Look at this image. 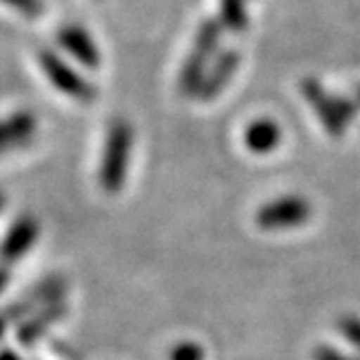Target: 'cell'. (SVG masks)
<instances>
[{"mask_svg": "<svg viewBox=\"0 0 360 360\" xmlns=\"http://www.w3.org/2000/svg\"><path fill=\"white\" fill-rule=\"evenodd\" d=\"M236 66H238V54H236V52H226V54H222L219 58V63H217V66L205 77L202 86H200L198 92H200L205 98H210L212 94H217V92L226 84V80L234 75Z\"/></svg>", "mask_w": 360, "mask_h": 360, "instance_id": "obj_7", "label": "cell"}, {"mask_svg": "<svg viewBox=\"0 0 360 360\" xmlns=\"http://www.w3.org/2000/svg\"><path fill=\"white\" fill-rule=\"evenodd\" d=\"M130 142H132V134H130L129 124L116 122L110 130V134H108L103 165H101V184L106 193L120 191L124 180H127Z\"/></svg>", "mask_w": 360, "mask_h": 360, "instance_id": "obj_1", "label": "cell"}, {"mask_svg": "<svg viewBox=\"0 0 360 360\" xmlns=\"http://www.w3.org/2000/svg\"><path fill=\"white\" fill-rule=\"evenodd\" d=\"M283 141V129L272 118H257L245 129L243 142L255 155H270Z\"/></svg>", "mask_w": 360, "mask_h": 360, "instance_id": "obj_6", "label": "cell"}, {"mask_svg": "<svg viewBox=\"0 0 360 360\" xmlns=\"http://www.w3.org/2000/svg\"><path fill=\"white\" fill-rule=\"evenodd\" d=\"M2 206H4V196L0 194V212H2Z\"/></svg>", "mask_w": 360, "mask_h": 360, "instance_id": "obj_15", "label": "cell"}, {"mask_svg": "<svg viewBox=\"0 0 360 360\" xmlns=\"http://www.w3.org/2000/svg\"><path fill=\"white\" fill-rule=\"evenodd\" d=\"M359 101H360V89H359Z\"/></svg>", "mask_w": 360, "mask_h": 360, "instance_id": "obj_16", "label": "cell"}, {"mask_svg": "<svg viewBox=\"0 0 360 360\" xmlns=\"http://www.w3.org/2000/svg\"><path fill=\"white\" fill-rule=\"evenodd\" d=\"M32 130V122L25 118V116H18L13 118L8 122H2L0 124V153L11 148L16 142H22L30 134Z\"/></svg>", "mask_w": 360, "mask_h": 360, "instance_id": "obj_9", "label": "cell"}, {"mask_svg": "<svg viewBox=\"0 0 360 360\" xmlns=\"http://www.w3.org/2000/svg\"><path fill=\"white\" fill-rule=\"evenodd\" d=\"M219 25L212 20L205 22L202 28L198 30L196 40H194V49L188 56V60H186V65H184L182 77H180V84L186 92H196L202 86L206 63L219 44Z\"/></svg>", "mask_w": 360, "mask_h": 360, "instance_id": "obj_2", "label": "cell"}, {"mask_svg": "<svg viewBox=\"0 0 360 360\" xmlns=\"http://www.w3.org/2000/svg\"><path fill=\"white\" fill-rule=\"evenodd\" d=\"M170 360H205V348L193 340H184L170 350Z\"/></svg>", "mask_w": 360, "mask_h": 360, "instance_id": "obj_11", "label": "cell"}, {"mask_svg": "<svg viewBox=\"0 0 360 360\" xmlns=\"http://www.w3.org/2000/svg\"><path fill=\"white\" fill-rule=\"evenodd\" d=\"M8 281H11V269L6 264H0V292L6 288Z\"/></svg>", "mask_w": 360, "mask_h": 360, "instance_id": "obj_12", "label": "cell"}, {"mask_svg": "<svg viewBox=\"0 0 360 360\" xmlns=\"http://www.w3.org/2000/svg\"><path fill=\"white\" fill-rule=\"evenodd\" d=\"M310 217V206L302 196H283L264 205L257 214V222L264 231L296 229Z\"/></svg>", "mask_w": 360, "mask_h": 360, "instance_id": "obj_3", "label": "cell"}, {"mask_svg": "<svg viewBox=\"0 0 360 360\" xmlns=\"http://www.w3.org/2000/svg\"><path fill=\"white\" fill-rule=\"evenodd\" d=\"M304 94H307L309 103L319 110V116L322 118V122L326 124V130H330L335 134L345 130L347 122L350 120V116H352V106L347 101L342 103L338 98H333L314 80L304 82Z\"/></svg>", "mask_w": 360, "mask_h": 360, "instance_id": "obj_4", "label": "cell"}, {"mask_svg": "<svg viewBox=\"0 0 360 360\" xmlns=\"http://www.w3.org/2000/svg\"><path fill=\"white\" fill-rule=\"evenodd\" d=\"M6 326H8V319H6L4 314H0V336L4 335V330H6Z\"/></svg>", "mask_w": 360, "mask_h": 360, "instance_id": "obj_14", "label": "cell"}, {"mask_svg": "<svg viewBox=\"0 0 360 360\" xmlns=\"http://www.w3.org/2000/svg\"><path fill=\"white\" fill-rule=\"evenodd\" d=\"M60 314H63V304H60V302H54V304H51L49 309L44 310L42 319H40V314H39L34 321H28L25 326L20 328V342H25V345L34 342V340L39 338L40 333H44V330H46V328H49L52 322L56 321Z\"/></svg>", "mask_w": 360, "mask_h": 360, "instance_id": "obj_8", "label": "cell"}, {"mask_svg": "<svg viewBox=\"0 0 360 360\" xmlns=\"http://www.w3.org/2000/svg\"><path fill=\"white\" fill-rule=\"evenodd\" d=\"M39 222L32 217H20L14 220L11 231L4 234L0 245V264L11 266L25 257L39 238Z\"/></svg>", "mask_w": 360, "mask_h": 360, "instance_id": "obj_5", "label": "cell"}, {"mask_svg": "<svg viewBox=\"0 0 360 360\" xmlns=\"http://www.w3.org/2000/svg\"><path fill=\"white\" fill-rule=\"evenodd\" d=\"M220 11H222V20L231 28H236V30L245 28L246 13L243 0H222Z\"/></svg>", "mask_w": 360, "mask_h": 360, "instance_id": "obj_10", "label": "cell"}, {"mask_svg": "<svg viewBox=\"0 0 360 360\" xmlns=\"http://www.w3.org/2000/svg\"><path fill=\"white\" fill-rule=\"evenodd\" d=\"M0 360H20L14 350H0Z\"/></svg>", "mask_w": 360, "mask_h": 360, "instance_id": "obj_13", "label": "cell"}]
</instances>
